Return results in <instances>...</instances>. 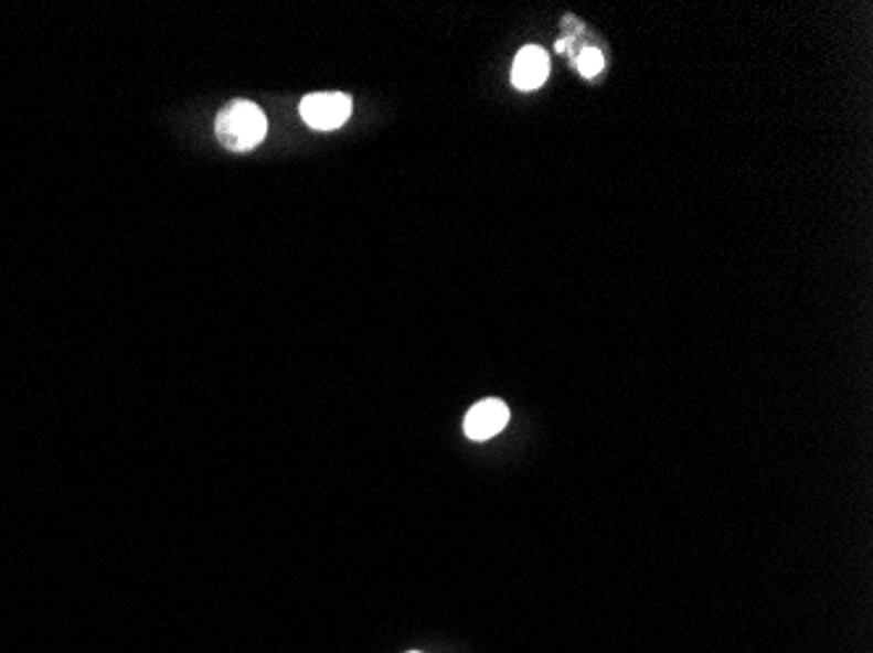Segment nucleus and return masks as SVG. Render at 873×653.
I'll return each instance as SVG.
<instances>
[{
	"label": "nucleus",
	"mask_w": 873,
	"mask_h": 653,
	"mask_svg": "<svg viewBox=\"0 0 873 653\" xmlns=\"http://www.w3.org/2000/svg\"><path fill=\"white\" fill-rule=\"evenodd\" d=\"M215 131L223 147L233 149V152H248L267 137V118L259 105L248 103V99H236L220 110Z\"/></svg>",
	"instance_id": "f257e3e1"
},
{
	"label": "nucleus",
	"mask_w": 873,
	"mask_h": 653,
	"mask_svg": "<svg viewBox=\"0 0 873 653\" xmlns=\"http://www.w3.org/2000/svg\"><path fill=\"white\" fill-rule=\"evenodd\" d=\"M353 103L343 92H317L301 99V118L317 131H336L351 118Z\"/></svg>",
	"instance_id": "f03ea898"
},
{
	"label": "nucleus",
	"mask_w": 873,
	"mask_h": 653,
	"mask_svg": "<svg viewBox=\"0 0 873 653\" xmlns=\"http://www.w3.org/2000/svg\"><path fill=\"white\" fill-rule=\"evenodd\" d=\"M508 421H510V410L505 403L489 397V400H481L468 410L464 431L468 439H473V442H487V439L500 435V431L508 426Z\"/></svg>",
	"instance_id": "7ed1b4c3"
},
{
	"label": "nucleus",
	"mask_w": 873,
	"mask_h": 653,
	"mask_svg": "<svg viewBox=\"0 0 873 653\" xmlns=\"http://www.w3.org/2000/svg\"><path fill=\"white\" fill-rule=\"evenodd\" d=\"M546 76H550V58H546V53L542 47L529 45L515 55L513 84L518 89L531 92V89L542 87Z\"/></svg>",
	"instance_id": "20e7f679"
},
{
	"label": "nucleus",
	"mask_w": 873,
	"mask_h": 653,
	"mask_svg": "<svg viewBox=\"0 0 873 653\" xmlns=\"http://www.w3.org/2000/svg\"><path fill=\"white\" fill-rule=\"evenodd\" d=\"M601 68H605V55H601L596 47H586L584 53L578 55V71L581 76H586V79H594Z\"/></svg>",
	"instance_id": "39448f33"
},
{
	"label": "nucleus",
	"mask_w": 873,
	"mask_h": 653,
	"mask_svg": "<svg viewBox=\"0 0 873 653\" xmlns=\"http://www.w3.org/2000/svg\"><path fill=\"white\" fill-rule=\"evenodd\" d=\"M414 653H416V651H414Z\"/></svg>",
	"instance_id": "423d86ee"
}]
</instances>
